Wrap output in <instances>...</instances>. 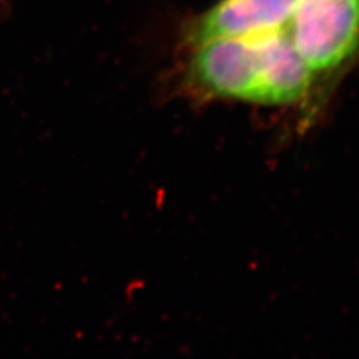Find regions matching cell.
Masks as SVG:
<instances>
[{"label": "cell", "mask_w": 359, "mask_h": 359, "mask_svg": "<svg viewBox=\"0 0 359 359\" xmlns=\"http://www.w3.org/2000/svg\"><path fill=\"white\" fill-rule=\"evenodd\" d=\"M183 50V84L202 99L289 107L306 100L316 84L285 30L212 38Z\"/></svg>", "instance_id": "1"}, {"label": "cell", "mask_w": 359, "mask_h": 359, "mask_svg": "<svg viewBox=\"0 0 359 359\" xmlns=\"http://www.w3.org/2000/svg\"><path fill=\"white\" fill-rule=\"evenodd\" d=\"M285 32L319 83L359 54V0H295Z\"/></svg>", "instance_id": "2"}, {"label": "cell", "mask_w": 359, "mask_h": 359, "mask_svg": "<svg viewBox=\"0 0 359 359\" xmlns=\"http://www.w3.org/2000/svg\"><path fill=\"white\" fill-rule=\"evenodd\" d=\"M295 0H219L186 22L182 47L212 38L257 36L285 30Z\"/></svg>", "instance_id": "3"}, {"label": "cell", "mask_w": 359, "mask_h": 359, "mask_svg": "<svg viewBox=\"0 0 359 359\" xmlns=\"http://www.w3.org/2000/svg\"><path fill=\"white\" fill-rule=\"evenodd\" d=\"M0 2H2V0H0Z\"/></svg>", "instance_id": "4"}]
</instances>
